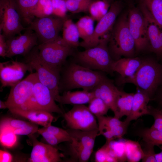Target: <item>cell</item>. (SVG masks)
<instances>
[{
    "label": "cell",
    "instance_id": "e575fe53",
    "mask_svg": "<svg viewBox=\"0 0 162 162\" xmlns=\"http://www.w3.org/2000/svg\"><path fill=\"white\" fill-rule=\"evenodd\" d=\"M88 104L89 110L96 118L106 115L110 109L104 102L99 98L94 97Z\"/></svg>",
    "mask_w": 162,
    "mask_h": 162
},
{
    "label": "cell",
    "instance_id": "277c9868",
    "mask_svg": "<svg viewBox=\"0 0 162 162\" xmlns=\"http://www.w3.org/2000/svg\"><path fill=\"white\" fill-rule=\"evenodd\" d=\"M108 46L111 56L115 60L120 58L121 56L132 57L134 55L135 43L126 15L121 16L113 27Z\"/></svg>",
    "mask_w": 162,
    "mask_h": 162
},
{
    "label": "cell",
    "instance_id": "484cf974",
    "mask_svg": "<svg viewBox=\"0 0 162 162\" xmlns=\"http://www.w3.org/2000/svg\"><path fill=\"white\" fill-rule=\"evenodd\" d=\"M63 41L68 46L73 49L80 45V38L76 24L70 19H67L64 22L62 29Z\"/></svg>",
    "mask_w": 162,
    "mask_h": 162
},
{
    "label": "cell",
    "instance_id": "8992f818",
    "mask_svg": "<svg viewBox=\"0 0 162 162\" xmlns=\"http://www.w3.org/2000/svg\"><path fill=\"white\" fill-rule=\"evenodd\" d=\"M37 48L41 59L60 73L67 58L73 56L75 53L74 49L67 45L60 37L55 40L40 44Z\"/></svg>",
    "mask_w": 162,
    "mask_h": 162
},
{
    "label": "cell",
    "instance_id": "5bb4252c",
    "mask_svg": "<svg viewBox=\"0 0 162 162\" xmlns=\"http://www.w3.org/2000/svg\"><path fill=\"white\" fill-rule=\"evenodd\" d=\"M33 69L28 63L10 60L0 63V80L1 88L11 87L22 80L27 71Z\"/></svg>",
    "mask_w": 162,
    "mask_h": 162
},
{
    "label": "cell",
    "instance_id": "ee69618b",
    "mask_svg": "<svg viewBox=\"0 0 162 162\" xmlns=\"http://www.w3.org/2000/svg\"><path fill=\"white\" fill-rule=\"evenodd\" d=\"M7 44L6 39L2 34H0V56L6 57L7 51Z\"/></svg>",
    "mask_w": 162,
    "mask_h": 162
},
{
    "label": "cell",
    "instance_id": "9c48e42d",
    "mask_svg": "<svg viewBox=\"0 0 162 162\" xmlns=\"http://www.w3.org/2000/svg\"><path fill=\"white\" fill-rule=\"evenodd\" d=\"M38 78L36 72L31 73L25 78L11 87L5 101L7 108L27 110L32 98L34 83Z\"/></svg>",
    "mask_w": 162,
    "mask_h": 162
},
{
    "label": "cell",
    "instance_id": "d4e9b609",
    "mask_svg": "<svg viewBox=\"0 0 162 162\" xmlns=\"http://www.w3.org/2000/svg\"><path fill=\"white\" fill-rule=\"evenodd\" d=\"M94 96L92 91L83 90L64 92L61 96L62 104L84 105L89 103Z\"/></svg>",
    "mask_w": 162,
    "mask_h": 162
},
{
    "label": "cell",
    "instance_id": "f907efd6",
    "mask_svg": "<svg viewBox=\"0 0 162 162\" xmlns=\"http://www.w3.org/2000/svg\"><path fill=\"white\" fill-rule=\"evenodd\" d=\"M102 0L106 1L110 3L112 0Z\"/></svg>",
    "mask_w": 162,
    "mask_h": 162
},
{
    "label": "cell",
    "instance_id": "d6986e66",
    "mask_svg": "<svg viewBox=\"0 0 162 162\" xmlns=\"http://www.w3.org/2000/svg\"><path fill=\"white\" fill-rule=\"evenodd\" d=\"M91 91L94 97L103 100L113 112L116 110V100L120 90L108 78L98 84Z\"/></svg>",
    "mask_w": 162,
    "mask_h": 162
},
{
    "label": "cell",
    "instance_id": "30bf717a",
    "mask_svg": "<svg viewBox=\"0 0 162 162\" xmlns=\"http://www.w3.org/2000/svg\"><path fill=\"white\" fill-rule=\"evenodd\" d=\"M67 126L70 129L82 131L98 129L95 116L84 105H75L63 114Z\"/></svg>",
    "mask_w": 162,
    "mask_h": 162
},
{
    "label": "cell",
    "instance_id": "c3c4849f",
    "mask_svg": "<svg viewBox=\"0 0 162 162\" xmlns=\"http://www.w3.org/2000/svg\"><path fill=\"white\" fill-rule=\"evenodd\" d=\"M89 7L93 0H75Z\"/></svg>",
    "mask_w": 162,
    "mask_h": 162
},
{
    "label": "cell",
    "instance_id": "1f68e13d",
    "mask_svg": "<svg viewBox=\"0 0 162 162\" xmlns=\"http://www.w3.org/2000/svg\"><path fill=\"white\" fill-rule=\"evenodd\" d=\"M110 3L102 0H93L89 6L88 12L90 16L98 22L108 12Z\"/></svg>",
    "mask_w": 162,
    "mask_h": 162
},
{
    "label": "cell",
    "instance_id": "cb8c5ba5",
    "mask_svg": "<svg viewBox=\"0 0 162 162\" xmlns=\"http://www.w3.org/2000/svg\"><path fill=\"white\" fill-rule=\"evenodd\" d=\"M0 126L10 128L17 135H30L37 132L38 125L32 122L10 118H5L0 122Z\"/></svg>",
    "mask_w": 162,
    "mask_h": 162
},
{
    "label": "cell",
    "instance_id": "7bdbcfd3",
    "mask_svg": "<svg viewBox=\"0 0 162 162\" xmlns=\"http://www.w3.org/2000/svg\"><path fill=\"white\" fill-rule=\"evenodd\" d=\"M95 161L96 162H112L109 156L107 144L106 142L96 152Z\"/></svg>",
    "mask_w": 162,
    "mask_h": 162
},
{
    "label": "cell",
    "instance_id": "f546056e",
    "mask_svg": "<svg viewBox=\"0 0 162 162\" xmlns=\"http://www.w3.org/2000/svg\"><path fill=\"white\" fill-rule=\"evenodd\" d=\"M136 133L142 140L159 147L161 146L160 148L162 149V131L151 128H142L138 129Z\"/></svg>",
    "mask_w": 162,
    "mask_h": 162
},
{
    "label": "cell",
    "instance_id": "603a6c76",
    "mask_svg": "<svg viewBox=\"0 0 162 162\" xmlns=\"http://www.w3.org/2000/svg\"><path fill=\"white\" fill-rule=\"evenodd\" d=\"M72 137V145L93 150L95 140L98 136V130L82 131L69 129L68 130Z\"/></svg>",
    "mask_w": 162,
    "mask_h": 162
},
{
    "label": "cell",
    "instance_id": "f6af8a7d",
    "mask_svg": "<svg viewBox=\"0 0 162 162\" xmlns=\"http://www.w3.org/2000/svg\"><path fill=\"white\" fill-rule=\"evenodd\" d=\"M152 99L158 104L157 108L162 112V85L158 89Z\"/></svg>",
    "mask_w": 162,
    "mask_h": 162
},
{
    "label": "cell",
    "instance_id": "52a82bcc",
    "mask_svg": "<svg viewBox=\"0 0 162 162\" xmlns=\"http://www.w3.org/2000/svg\"><path fill=\"white\" fill-rule=\"evenodd\" d=\"M0 31L6 40L26 29L22 24L14 0H0Z\"/></svg>",
    "mask_w": 162,
    "mask_h": 162
},
{
    "label": "cell",
    "instance_id": "4dcf8cb0",
    "mask_svg": "<svg viewBox=\"0 0 162 162\" xmlns=\"http://www.w3.org/2000/svg\"><path fill=\"white\" fill-rule=\"evenodd\" d=\"M127 160L136 162L142 159L144 153L141 146L138 142L130 140L124 141Z\"/></svg>",
    "mask_w": 162,
    "mask_h": 162
},
{
    "label": "cell",
    "instance_id": "7a4b0ae2",
    "mask_svg": "<svg viewBox=\"0 0 162 162\" xmlns=\"http://www.w3.org/2000/svg\"><path fill=\"white\" fill-rule=\"evenodd\" d=\"M122 83H130L147 93L152 99L162 85V65L152 59L142 60L135 74L127 78H120Z\"/></svg>",
    "mask_w": 162,
    "mask_h": 162
},
{
    "label": "cell",
    "instance_id": "ffe728a7",
    "mask_svg": "<svg viewBox=\"0 0 162 162\" xmlns=\"http://www.w3.org/2000/svg\"><path fill=\"white\" fill-rule=\"evenodd\" d=\"M9 110L13 114L25 118L33 123L44 127L51 125L54 118L51 113L42 110H24L16 108Z\"/></svg>",
    "mask_w": 162,
    "mask_h": 162
},
{
    "label": "cell",
    "instance_id": "7dc6e473",
    "mask_svg": "<svg viewBox=\"0 0 162 162\" xmlns=\"http://www.w3.org/2000/svg\"><path fill=\"white\" fill-rule=\"evenodd\" d=\"M161 151L159 153H155V158L156 162H162V149Z\"/></svg>",
    "mask_w": 162,
    "mask_h": 162
},
{
    "label": "cell",
    "instance_id": "5b68a950",
    "mask_svg": "<svg viewBox=\"0 0 162 162\" xmlns=\"http://www.w3.org/2000/svg\"><path fill=\"white\" fill-rule=\"evenodd\" d=\"M25 62L28 63L36 72L39 81L50 89L55 101L61 103L59 89L60 73L44 62L40 58L37 46L25 56Z\"/></svg>",
    "mask_w": 162,
    "mask_h": 162
},
{
    "label": "cell",
    "instance_id": "bcb514c9",
    "mask_svg": "<svg viewBox=\"0 0 162 162\" xmlns=\"http://www.w3.org/2000/svg\"><path fill=\"white\" fill-rule=\"evenodd\" d=\"M12 160V157L9 152L4 150H0V162H10Z\"/></svg>",
    "mask_w": 162,
    "mask_h": 162
},
{
    "label": "cell",
    "instance_id": "60d3db41",
    "mask_svg": "<svg viewBox=\"0 0 162 162\" xmlns=\"http://www.w3.org/2000/svg\"><path fill=\"white\" fill-rule=\"evenodd\" d=\"M45 128L48 131L62 139L64 142H72V137L68 130L52 125Z\"/></svg>",
    "mask_w": 162,
    "mask_h": 162
},
{
    "label": "cell",
    "instance_id": "f35d334b",
    "mask_svg": "<svg viewBox=\"0 0 162 162\" xmlns=\"http://www.w3.org/2000/svg\"><path fill=\"white\" fill-rule=\"evenodd\" d=\"M68 10L72 13L88 11L89 6L75 0H65Z\"/></svg>",
    "mask_w": 162,
    "mask_h": 162
},
{
    "label": "cell",
    "instance_id": "ac0fdd59",
    "mask_svg": "<svg viewBox=\"0 0 162 162\" xmlns=\"http://www.w3.org/2000/svg\"><path fill=\"white\" fill-rule=\"evenodd\" d=\"M141 12L146 24L147 33L152 50L162 57V30L156 22L145 4L141 3Z\"/></svg>",
    "mask_w": 162,
    "mask_h": 162
},
{
    "label": "cell",
    "instance_id": "d590c367",
    "mask_svg": "<svg viewBox=\"0 0 162 162\" xmlns=\"http://www.w3.org/2000/svg\"><path fill=\"white\" fill-rule=\"evenodd\" d=\"M51 0H39L33 12L34 17L41 18L52 15Z\"/></svg>",
    "mask_w": 162,
    "mask_h": 162
},
{
    "label": "cell",
    "instance_id": "2e32d148",
    "mask_svg": "<svg viewBox=\"0 0 162 162\" xmlns=\"http://www.w3.org/2000/svg\"><path fill=\"white\" fill-rule=\"evenodd\" d=\"M96 118L98 124V135L103 136L107 142L121 138L127 132L129 124L114 116H104Z\"/></svg>",
    "mask_w": 162,
    "mask_h": 162
},
{
    "label": "cell",
    "instance_id": "4316f807",
    "mask_svg": "<svg viewBox=\"0 0 162 162\" xmlns=\"http://www.w3.org/2000/svg\"><path fill=\"white\" fill-rule=\"evenodd\" d=\"M134 93H128L120 91L116 103L114 116L120 119L124 116H128L132 107Z\"/></svg>",
    "mask_w": 162,
    "mask_h": 162
},
{
    "label": "cell",
    "instance_id": "8fae6325",
    "mask_svg": "<svg viewBox=\"0 0 162 162\" xmlns=\"http://www.w3.org/2000/svg\"><path fill=\"white\" fill-rule=\"evenodd\" d=\"M122 8V4L119 2L112 4L107 13L98 22L88 41L82 47L86 49L96 46L101 38L110 33Z\"/></svg>",
    "mask_w": 162,
    "mask_h": 162
},
{
    "label": "cell",
    "instance_id": "44dd1931",
    "mask_svg": "<svg viewBox=\"0 0 162 162\" xmlns=\"http://www.w3.org/2000/svg\"><path fill=\"white\" fill-rule=\"evenodd\" d=\"M151 100L148 94L138 88L134 93L132 109L130 114L124 121L129 124L131 121L136 120L145 115H149L148 104Z\"/></svg>",
    "mask_w": 162,
    "mask_h": 162
},
{
    "label": "cell",
    "instance_id": "e0dca14e",
    "mask_svg": "<svg viewBox=\"0 0 162 162\" xmlns=\"http://www.w3.org/2000/svg\"><path fill=\"white\" fill-rule=\"evenodd\" d=\"M32 139V149L29 158L32 162L62 161V155L58 149L49 144L38 141L32 134L29 135Z\"/></svg>",
    "mask_w": 162,
    "mask_h": 162
},
{
    "label": "cell",
    "instance_id": "ba28073f",
    "mask_svg": "<svg viewBox=\"0 0 162 162\" xmlns=\"http://www.w3.org/2000/svg\"><path fill=\"white\" fill-rule=\"evenodd\" d=\"M66 17L51 15L41 18L36 17L28 28L33 30L37 35L40 44L55 40L60 37Z\"/></svg>",
    "mask_w": 162,
    "mask_h": 162
},
{
    "label": "cell",
    "instance_id": "83f0119b",
    "mask_svg": "<svg viewBox=\"0 0 162 162\" xmlns=\"http://www.w3.org/2000/svg\"><path fill=\"white\" fill-rule=\"evenodd\" d=\"M94 20L90 16H85L81 17L76 23L80 38L83 41L80 43V46L82 47L89 40L94 32Z\"/></svg>",
    "mask_w": 162,
    "mask_h": 162
},
{
    "label": "cell",
    "instance_id": "9a60e30c",
    "mask_svg": "<svg viewBox=\"0 0 162 162\" xmlns=\"http://www.w3.org/2000/svg\"><path fill=\"white\" fill-rule=\"evenodd\" d=\"M38 40L34 32L26 28L23 34L6 40L8 47L6 57L11 58L16 55L26 56L37 46Z\"/></svg>",
    "mask_w": 162,
    "mask_h": 162
},
{
    "label": "cell",
    "instance_id": "6da1fadb",
    "mask_svg": "<svg viewBox=\"0 0 162 162\" xmlns=\"http://www.w3.org/2000/svg\"><path fill=\"white\" fill-rule=\"evenodd\" d=\"M107 77L103 72L90 69L72 61H67L60 72V93L76 88L91 91Z\"/></svg>",
    "mask_w": 162,
    "mask_h": 162
},
{
    "label": "cell",
    "instance_id": "7402d4cb",
    "mask_svg": "<svg viewBox=\"0 0 162 162\" xmlns=\"http://www.w3.org/2000/svg\"><path fill=\"white\" fill-rule=\"evenodd\" d=\"M142 60L138 58L126 57L114 60L111 68L113 72L118 73L121 78L133 76L140 66Z\"/></svg>",
    "mask_w": 162,
    "mask_h": 162
},
{
    "label": "cell",
    "instance_id": "681fc988",
    "mask_svg": "<svg viewBox=\"0 0 162 162\" xmlns=\"http://www.w3.org/2000/svg\"><path fill=\"white\" fill-rule=\"evenodd\" d=\"M7 108V107L5 101H3L1 100H0V109H5Z\"/></svg>",
    "mask_w": 162,
    "mask_h": 162
},
{
    "label": "cell",
    "instance_id": "836d02e7",
    "mask_svg": "<svg viewBox=\"0 0 162 162\" xmlns=\"http://www.w3.org/2000/svg\"><path fill=\"white\" fill-rule=\"evenodd\" d=\"M17 135L10 128L0 126V141L3 146L11 148L15 146L17 142Z\"/></svg>",
    "mask_w": 162,
    "mask_h": 162
},
{
    "label": "cell",
    "instance_id": "7c38bea8",
    "mask_svg": "<svg viewBox=\"0 0 162 162\" xmlns=\"http://www.w3.org/2000/svg\"><path fill=\"white\" fill-rule=\"evenodd\" d=\"M55 101L50 89L39 81L38 77L34 83L32 97L26 110H40L51 113L63 114L62 110Z\"/></svg>",
    "mask_w": 162,
    "mask_h": 162
},
{
    "label": "cell",
    "instance_id": "ab89813d",
    "mask_svg": "<svg viewBox=\"0 0 162 162\" xmlns=\"http://www.w3.org/2000/svg\"><path fill=\"white\" fill-rule=\"evenodd\" d=\"M52 15L61 17H66L68 10L65 0H51Z\"/></svg>",
    "mask_w": 162,
    "mask_h": 162
},
{
    "label": "cell",
    "instance_id": "f1b7e54d",
    "mask_svg": "<svg viewBox=\"0 0 162 162\" xmlns=\"http://www.w3.org/2000/svg\"><path fill=\"white\" fill-rule=\"evenodd\" d=\"M21 20L29 24L34 19L33 11L39 0H14Z\"/></svg>",
    "mask_w": 162,
    "mask_h": 162
},
{
    "label": "cell",
    "instance_id": "b9f144b4",
    "mask_svg": "<svg viewBox=\"0 0 162 162\" xmlns=\"http://www.w3.org/2000/svg\"><path fill=\"white\" fill-rule=\"evenodd\" d=\"M37 132L42 136L48 144L52 146L64 142L62 139L47 130L45 127L38 128Z\"/></svg>",
    "mask_w": 162,
    "mask_h": 162
},
{
    "label": "cell",
    "instance_id": "8d00e7d4",
    "mask_svg": "<svg viewBox=\"0 0 162 162\" xmlns=\"http://www.w3.org/2000/svg\"><path fill=\"white\" fill-rule=\"evenodd\" d=\"M149 115L153 117L154 119L151 128L162 131V112L158 108L148 106Z\"/></svg>",
    "mask_w": 162,
    "mask_h": 162
},
{
    "label": "cell",
    "instance_id": "3957f363",
    "mask_svg": "<svg viewBox=\"0 0 162 162\" xmlns=\"http://www.w3.org/2000/svg\"><path fill=\"white\" fill-rule=\"evenodd\" d=\"M110 33L101 38L96 46L75 52L72 61L92 70L112 74L111 67L114 60L111 56L108 46Z\"/></svg>",
    "mask_w": 162,
    "mask_h": 162
},
{
    "label": "cell",
    "instance_id": "74e56055",
    "mask_svg": "<svg viewBox=\"0 0 162 162\" xmlns=\"http://www.w3.org/2000/svg\"><path fill=\"white\" fill-rule=\"evenodd\" d=\"M143 141V140H142ZM142 147L144 157L142 159L143 162H156L155 158V153L154 145L143 141Z\"/></svg>",
    "mask_w": 162,
    "mask_h": 162
},
{
    "label": "cell",
    "instance_id": "d6a6232c",
    "mask_svg": "<svg viewBox=\"0 0 162 162\" xmlns=\"http://www.w3.org/2000/svg\"><path fill=\"white\" fill-rule=\"evenodd\" d=\"M142 2L162 29V0H142Z\"/></svg>",
    "mask_w": 162,
    "mask_h": 162
},
{
    "label": "cell",
    "instance_id": "4fadbf2b",
    "mask_svg": "<svg viewBox=\"0 0 162 162\" xmlns=\"http://www.w3.org/2000/svg\"><path fill=\"white\" fill-rule=\"evenodd\" d=\"M129 28L137 51L146 49L149 43L146 22L142 12L135 8L130 9L128 15Z\"/></svg>",
    "mask_w": 162,
    "mask_h": 162
}]
</instances>
